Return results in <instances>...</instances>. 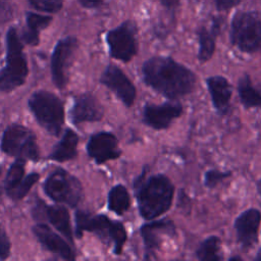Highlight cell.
<instances>
[{"instance_id":"277c9868","label":"cell","mask_w":261,"mask_h":261,"mask_svg":"<svg viewBox=\"0 0 261 261\" xmlns=\"http://www.w3.org/2000/svg\"><path fill=\"white\" fill-rule=\"evenodd\" d=\"M29 73L27 57L16 29L6 34V62L0 70V91L10 92L25 83Z\"/></svg>"},{"instance_id":"4dcf8cb0","label":"cell","mask_w":261,"mask_h":261,"mask_svg":"<svg viewBox=\"0 0 261 261\" xmlns=\"http://www.w3.org/2000/svg\"><path fill=\"white\" fill-rule=\"evenodd\" d=\"M243 0H214V4L217 10L223 11L237 6Z\"/></svg>"},{"instance_id":"5bb4252c","label":"cell","mask_w":261,"mask_h":261,"mask_svg":"<svg viewBox=\"0 0 261 261\" xmlns=\"http://www.w3.org/2000/svg\"><path fill=\"white\" fill-rule=\"evenodd\" d=\"M87 152L97 164H103L121 155L117 138L109 132H99L92 135L87 144Z\"/></svg>"},{"instance_id":"ac0fdd59","label":"cell","mask_w":261,"mask_h":261,"mask_svg":"<svg viewBox=\"0 0 261 261\" xmlns=\"http://www.w3.org/2000/svg\"><path fill=\"white\" fill-rule=\"evenodd\" d=\"M33 231L39 242L50 252L65 260H73L75 258L70 246L49 226L45 224H37L33 227Z\"/></svg>"},{"instance_id":"4316f807","label":"cell","mask_w":261,"mask_h":261,"mask_svg":"<svg viewBox=\"0 0 261 261\" xmlns=\"http://www.w3.org/2000/svg\"><path fill=\"white\" fill-rule=\"evenodd\" d=\"M38 179H39L38 173H31L28 176H25L14 190H12L11 192H9L7 194L9 195L10 198H12L14 200H20L24 196H27V194L29 193V191L31 190L33 185H35Z\"/></svg>"},{"instance_id":"7402d4cb","label":"cell","mask_w":261,"mask_h":261,"mask_svg":"<svg viewBox=\"0 0 261 261\" xmlns=\"http://www.w3.org/2000/svg\"><path fill=\"white\" fill-rule=\"evenodd\" d=\"M238 94L245 108H261V91L253 85L251 76L248 73L240 77Z\"/></svg>"},{"instance_id":"7c38bea8","label":"cell","mask_w":261,"mask_h":261,"mask_svg":"<svg viewBox=\"0 0 261 261\" xmlns=\"http://www.w3.org/2000/svg\"><path fill=\"white\" fill-rule=\"evenodd\" d=\"M100 82L111 90L126 107L133 106L137 98L136 86L118 66L108 64L101 74Z\"/></svg>"},{"instance_id":"836d02e7","label":"cell","mask_w":261,"mask_h":261,"mask_svg":"<svg viewBox=\"0 0 261 261\" xmlns=\"http://www.w3.org/2000/svg\"><path fill=\"white\" fill-rule=\"evenodd\" d=\"M77 1L85 8H95V7H98L103 0H77Z\"/></svg>"},{"instance_id":"ba28073f","label":"cell","mask_w":261,"mask_h":261,"mask_svg":"<svg viewBox=\"0 0 261 261\" xmlns=\"http://www.w3.org/2000/svg\"><path fill=\"white\" fill-rule=\"evenodd\" d=\"M44 191L53 201L76 206L83 198V187L80 180L63 169L53 171L44 184Z\"/></svg>"},{"instance_id":"e575fe53","label":"cell","mask_w":261,"mask_h":261,"mask_svg":"<svg viewBox=\"0 0 261 261\" xmlns=\"http://www.w3.org/2000/svg\"><path fill=\"white\" fill-rule=\"evenodd\" d=\"M257 191H258V193L260 194V196H261V178L258 180V182H257Z\"/></svg>"},{"instance_id":"e0dca14e","label":"cell","mask_w":261,"mask_h":261,"mask_svg":"<svg viewBox=\"0 0 261 261\" xmlns=\"http://www.w3.org/2000/svg\"><path fill=\"white\" fill-rule=\"evenodd\" d=\"M206 86L214 109L220 115H225L230 109L232 94L229 82L222 75H212L206 79Z\"/></svg>"},{"instance_id":"83f0119b","label":"cell","mask_w":261,"mask_h":261,"mask_svg":"<svg viewBox=\"0 0 261 261\" xmlns=\"http://www.w3.org/2000/svg\"><path fill=\"white\" fill-rule=\"evenodd\" d=\"M229 176H231V171L229 170L221 171L218 169H209L204 174V186L208 189H213Z\"/></svg>"},{"instance_id":"52a82bcc","label":"cell","mask_w":261,"mask_h":261,"mask_svg":"<svg viewBox=\"0 0 261 261\" xmlns=\"http://www.w3.org/2000/svg\"><path fill=\"white\" fill-rule=\"evenodd\" d=\"M1 149L16 159L37 161L40 157L35 134L20 124H12L5 129L1 140Z\"/></svg>"},{"instance_id":"f1b7e54d","label":"cell","mask_w":261,"mask_h":261,"mask_svg":"<svg viewBox=\"0 0 261 261\" xmlns=\"http://www.w3.org/2000/svg\"><path fill=\"white\" fill-rule=\"evenodd\" d=\"M30 4L39 11L55 13L58 12L63 5V0H28Z\"/></svg>"},{"instance_id":"f546056e","label":"cell","mask_w":261,"mask_h":261,"mask_svg":"<svg viewBox=\"0 0 261 261\" xmlns=\"http://www.w3.org/2000/svg\"><path fill=\"white\" fill-rule=\"evenodd\" d=\"M10 254V242L4 231L0 226V259H6Z\"/></svg>"},{"instance_id":"d6a6232c","label":"cell","mask_w":261,"mask_h":261,"mask_svg":"<svg viewBox=\"0 0 261 261\" xmlns=\"http://www.w3.org/2000/svg\"><path fill=\"white\" fill-rule=\"evenodd\" d=\"M159 1L171 13H174L175 9L179 5V0H159Z\"/></svg>"},{"instance_id":"74e56055","label":"cell","mask_w":261,"mask_h":261,"mask_svg":"<svg viewBox=\"0 0 261 261\" xmlns=\"http://www.w3.org/2000/svg\"><path fill=\"white\" fill-rule=\"evenodd\" d=\"M0 173H1V166H0Z\"/></svg>"},{"instance_id":"d6986e66","label":"cell","mask_w":261,"mask_h":261,"mask_svg":"<svg viewBox=\"0 0 261 261\" xmlns=\"http://www.w3.org/2000/svg\"><path fill=\"white\" fill-rule=\"evenodd\" d=\"M223 19L221 17H213L211 27H200L197 30V37L199 42L198 60L201 63H205L211 59L215 52L216 38L221 31Z\"/></svg>"},{"instance_id":"8d00e7d4","label":"cell","mask_w":261,"mask_h":261,"mask_svg":"<svg viewBox=\"0 0 261 261\" xmlns=\"http://www.w3.org/2000/svg\"><path fill=\"white\" fill-rule=\"evenodd\" d=\"M255 259H256V260H261V249L259 250V252H258V254H257V256H256Z\"/></svg>"},{"instance_id":"ffe728a7","label":"cell","mask_w":261,"mask_h":261,"mask_svg":"<svg viewBox=\"0 0 261 261\" xmlns=\"http://www.w3.org/2000/svg\"><path fill=\"white\" fill-rule=\"evenodd\" d=\"M42 212L45 213L50 223L58 229L66 239L72 243V229L70 224V217L68 211L61 206H45L42 205Z\"/></svg>"},{"instance_id":"9a60e30c","label":"cell","mask_w":261,"mask_h":261,"mask_svg":"<svg viewBox=\"0 0 261 261\" xmlns=\"http://www.w3.org/2000/svg\"><path fill=\"white\" fill-rule=\"evenodd\" d=\"M260 222L261 212L256 208L247 209L236 218L233 227L242 248L251 249L257 243Z\"/></svg>"},{"instance_id":"1f68e13d","label":"cell","mask_w":261,"mask_h":261,"mask_svg":"<svg viewBox=\"0 0 261 261\" xmlns=\"http://www.w3.org/2000/svg\"><path fill=\"white\" fill-rule=\"evenodd\" d=\"M177 206L180 207L182 210H186V208H190L191 204H190V198L189 196L185 193V191L180 190L179 194H178V201H177Z\"/></svg>"},{"instance_id":"5b68a950","label":"cell","mask_w":261,"mask_h":261,"mask_svg":"<svg viewBox=\"0 0 261 261\" xmlns=\"http://www.w3.org/2000/svg\"><path fill=\"white\" fill-rule=\"evenodd\" d=\"M229 38L242 52L261 51V17L254 11L237 12L231 19Z\"/></svg>"},{"instance_id":"8992f818","label":"cell","mask_w":261,"mask_h":261,"mask_svg":"<svg viewBox=\"0 0 261 261\" xmlns=\"http://www.w3.org/2000/svg\"><path fill=\"white\" fill-rule=\"evenodd\" d=\"M29 106L40 125L49 134H60L64 122V108L56 95L44 90L37 91L31 96Z\"/></svg>"},{"instance_id":"44dd1931","label":"cell","mask_w":261,"mask_h":261,"mask_svg":"<svg viewBox=\"0 0 261 261\" xmlns=\"http://www.w3.org/2000/svg\"><path fill=\"white\" fill-rule=\"evenodd\" d=\"M27 29L22 33V40L29 45H37L39 43L40 31L49 25L52 20L51 16L43 15L35 12H27L25 14Z\"/></svg>"},{"instance_id":"d590c367","label":"cell","mask_w":261,"mask_h":261,"mask_svg":"<svg viewBox=\"0 0 261 261\" xmlns=\"http://www.w3.org/2000/svg\"><path fill=\"white\" fill-rule=\"evenodd\" d=\"M229 260H242V257H240V256H233V257H230L229 258Z\"/></svg>"},{"instance_id":"4fadbf2b","label":"cell","mask_w":261,"mask_h":261,"mask_svg":"<svg viewBox=\"0 0 261 261\" xmlns=\"http://www.w3.org/2000/svg\"><path fill=\"white\" fill-rule=\"evenodd\" d=\"M140 232L145 247V259H151L161 245V236L174 237L176 234V227L170 218L164 217L143 224Z\"/></svg>"},{"instance_id":"3957f363","label":"cell","mask_w":261,"mask_h":261,"mask_svg":"<svg viewBox=\"0 0 261 261\" xmlns=\"http://www.w3.org/2000/svg\"><path fill=\"white\" fill-rule=\"evenodd\" d=\"M75 232L81 238L84 231L97 234L104 243L113 245V253L120 255L126 242L127 233L124 225L119 221H113L103 214H92L86 211H77L75 214Z\"/></svg>"},{"instance_id":"7a4b0ae2","label":"cell","mask_w":261,"mask_h":261,"mask_svg":"<svg viewBox=\"0 0 261 261\" xmlns=\"http://www.w3.org/2000/svg\"><path fill=\"white\" fill-rule=\"evenodd\" d=\"M148 165L134 180V191L140 215L146 220H153L167 212L173 201L174 186L165 174L159 173L149 177Z\"/></svg>"},{"instance_id":"d4e9b609","label":"cell","mask_w":261,"mask_h":261,"mask_svg":"<svg viewBox=\"0 0 261 261\" xmlns=\"http://www.w3.org/2000/svg\"><path fill=\"white\" fill-rule=\"evenodd\" d=\"M196 257L201 261H219L222 260L220 255V240L217 236H210L205 239L196 250Z\"/></svg>"},{"instance_id":"484cf974","label":"cell","mask_w":261,"mask_h":261,"mask_svg":"<svg viewBox=\"0 0 261 261\" xmlns=\"http://www.w3.org/2000/svg\"><path fill=\"white\" fill-rule=\"evenodd\" d=\"M24 162L25 160L16 159V161L10 166L5 178V189L7 193L14 190L23 179Z\"/></svg>"},{"instance_id":"2e32d148","label":"cell","mask_w":261,"mask_h":261,"mask_svg":"<svg viewBox=\"0 0 261 261\" xmlns=\"http://www.w3.org/2000/svg\"><path fill=\"white\" fill-rule=\"evenodd\" d=\"M103 107L92 94H83L77 97L70 111L71 120L77 124L81 122L99 121L103 117Z\"/></svg>"},{"instance_id":"6da1fadb","label":"cell","mask_w":261,"mask_h":261,"mask_svg":"<svg viewBox=\"0 0 261 261\" xmlns=\"http://www.w3.org/2000/svg\"><path fill=\"white\" fill-rule=\"evenodd\" d=\"M143 82L162 96L176 100L193 92L196 74L169 56H153L141 68Z\"/></svg>"},{"instance_id":"8fae6325","label":"cell","mask_w":261,"mask_h":261,"mask_svg":"<svg viewBox=\"0 0 261 261\" xmlns=\"http://www.w3.org/2000/svg\"><path fill=\"white\" fill-rule=\"evenodd\" d=\"M182 112L184 107L179 102L146 103L142 110V121L153 129L162 130L168 128L172 121L178 118Z\"/></svg>"},{"instance_id":"9c48e42d","label":"cell","mask_w":261,"mask_h":261,"mask_svg":"<svg viewBox=\"0 0 261 261\" xmlns=\"http://www.w3.org/2000/svg\"><path fill=\"white\" fill-rule=\"evenodd\" d=\"M109 54L121 62L130 61L138 53L137 25L132 20H125L106 35Z\"/></svg>"},{"instance_id":"30bf717a","label":"cell","mask_w":261,"mask_h":261,"mask_svg":"<svg viewBox=\"0 0 261 261\" xmlns=\"http://www.w3.org/2000/svg\"><path fill=\"white\" fill-rule=\"evenodd\" d=\"M76 48L77 41L74 37L59 40L54 48L51 58V73L54 85L59 89H63L67 84L68 68Z\"/></svg>"},{"instance_id":"603a6c76","label":"cell","mask_w":261,"mask_h":261,"mask_svg":"<svg viewBox=\"0 0 261 261\" xmlns=\"http://www.w3.org/2000/svg\"><path fill=\"white\" fill-rule=\"evenodd\" d=\"M77 143V135L73 130L67 129L64 133L63 138L60 140V142L54 147L52 153L50 154V158L59 162L67 161L74 158L76 155Z\"/></svg>"},{"instance_id":"cb8c5ba5","label":"cell","mask_w":261,"mask_h":261,"mask_svg":"<svg viewBox=\"0 0 261 261\" xmlns=\"http://www.w3.org/2000/svg\"><path fill=\"white\" fill-rule=\"evenodd\" d=\"M130 207V197L123 185H115L108 193V209L117 215H122Z\"/></svg>"}]
</instances>
